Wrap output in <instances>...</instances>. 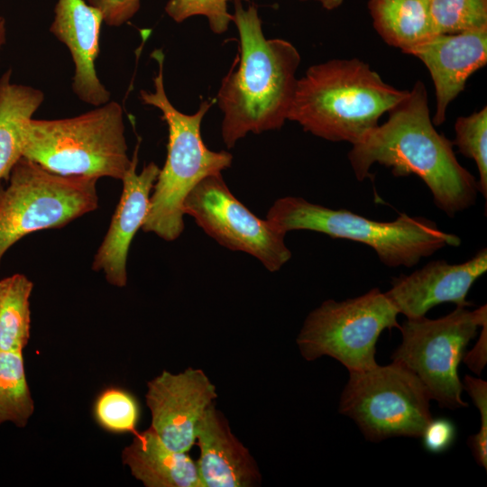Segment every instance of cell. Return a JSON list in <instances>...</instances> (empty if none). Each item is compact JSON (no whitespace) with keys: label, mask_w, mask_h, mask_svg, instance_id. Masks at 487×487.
<instances>
[{"label":"cell","mask_w":487,"mask_h":487,"mask_svg":"<svg viewBox=\"0 0 487 487\" xmlns=\"http://www.w3.org/2000/svg\"><path fill=\"white\" fill-rule=\"evenodd\" d=\"M407 54L427 68L435 87L434 125L446 120L449 104L464 89L469 77L487 63V26L455 33H437Z\"/></svg>","instance_id":"cell-15"},{"label":"cell","mask_w":487,"mask_h":487,"mask_svg":"<svg viewBox=\"0 0 487 487\" xmlns=\"http://www.w3.org/2000/svg\"><path fill=\"white\" fill-rule=\"evenodd\" d=\"M101 12L84 0H58L51 32L69 50L73 63L72 90L94 106L110 101V92L99 79L95 62L99 54Z\"/></svg>","instance_id":"cell-16"},{"label":"cell","mask_w":487,"mask_h":487,"mask_svg":"<svg viewBox=\"0 0 487 487\" xmlns=\"http://www.w3.org/2000/svg\"><path fill=\"white\" fill-rule=\"evenodd\" d=\"M243 0H168L165 13L176 23L201 15L207 22L211 31L222 34L232 23L233 15L228 11V3Z\"/></svg>","instance_id":"cell-26"},{"label":"cell","mask_w":487,"mask_h":487,"mask_svg":"<svg viewBox=\"0 0 487 487\" xmlns=\"http://www.w3.org/2000/svg\"><path fill=\"white\" fill-rule=\"evenodd\" d=\"M93 416L96 424L113 434L135 435L140 409L134 396L121 388L103 390L96 398Z\"/></svg>","instance_id":"cell-23"},{"label":"cell","mask_w":487,"mask_h":487,"mask_svg":"<svg viewBox=\"0 0 487 487\" xmlns=\"http://www.w3.org/2000/svg\"><path fill=\"white\" fill-rule=\"evenodd\" d=\"M464 390L467 391L481 415L479 431L468 437L467 444L476 463L487 468V382L469 375L464 378Z\"/></svg>","instance_id":"cell-27"},{"label":"cell","mask_w":487,"mask_h":487,"mask_svg":"<svg viewBox=\"0 0 487 487\" xmlns=\"http://www.w3.org/2000/svg\"><path fill=\"white\" fill-rule=\"evenodd\" d=\"M139 144L140 142L122 179L120 200L92 263L93 271H102L106 281L118 288L127 284L129 248L135 234L144 223L152 190L160 172L159 166L154 162L146 164L140 173L136 172Z\"/></svg>","instance_id":"cell-14"},{"label":"cell","mask_w":487,"mask_h":487,"mask_svg":"<svg viewBox=\"0 0 487 487\" xmlns=\"http://www.w3.org/2000/svg\"><path fill=\"white\" fill-rule=\"evenodd\" d=\"M23 354L0 350V426L25 427L34 412Z\"/></svg>","instance_id":"cell-22"},{"label":"cell","mask_w":487,"mask_h":487,"mask_svg":"<svg viewBox=\"0 0 487 487\" xmlns=\"http://www.w3.org/2000/svg\"><path fill=\"white\" fill-rule=\"evenodd\" d=\"M455 436V425L446 418H432L420 436L424 448L431 454H442L448 450L454 445Z\"/></svg>","instance_id":"cell-28"},{"label":"cell","mask_w":487,"mask_h":487,"mask_svg":"<svg viewBox=\"0 0 487 487\" xmlns=\"http://www.w3.org/2000/svg\"><path fill=\"white\" fill-rule=\"evenodd\" d=\"M216 397L215 385L200 369L188 368L177 374L163 371L147 382L150 427L169 448L188 452L196 441L201 416Z\"/></svg>","instance_id":"cell-12"},{"label":"cell","mask_w":487,"mask_h":487,"mask_svg":"<svg viewBox=\"0 0 487 487\" xmlns=\"http://www.w3.org/2000/svg\"><path fill=\"white\" fill-rule=\"evenodd\" d=\"M453 142L459 152L473 160L478 172V190L487 198V106L468 116H460L455 124Z\"/></svg>","instance_id":"cell-24"},{"label":"cell","mask_w":487,"mask_h":487,"mask_svg":"<svg viewBox=\"0 0 487 487\" xmlns=\"http://www.w3.org/2000/svg\"><path fill=\"white\" fill-rule=\"evenodd\" d=\"M124 111L115 101L78 115L32 118L26 124L23 157L63 176L124 178L131 164Z\"/></svg>","instance_id":"cell-6"},{"label":"cell","mask_w":487,"mask_h":487,"mask_svg":"<svg viewBox=\"0 0 487 487\" xmlns=\"http://www.w3.org/2000/svg\"><path fill=\"white\" fill-rule=\"evenodd\" d=\"M151 57L158 65L153 91L140 90V99L161 111L169 136L166 161L154 183L142 230L170 242L184 230L183 203L188 194L204 178L229 168L233 155L226 151L208 149L201 136V123L216 99L202 101L191 115L179 111L165 91L163 51L156 49Z\"/></svg>","instance_id":"cell-4"},{"label":"cell","mask_w":487,"mask_h":487,"mask_svg":"<svg viewBox=\"0 0 487 487\" xmlns=\"http://www.w3.org/2000/svg\"><path fill=\"white\" fill-rule=\"evenodd\" d=\"M388 115L348 152L356 179L372 178L370 169L378 163L391 168L395 177L417 175L447 216L473 207L479 192L477 181L457 161L453 142L436 130L424 83L417 81Z\"/></svg>","instance_id":"cell-1"},{"label":"cell","mask_w":487,"mask_h":487,"mask_svg":"<svg viewBox=\"0 0 487 487\" xmlns=\"http://www.w3.org/2000/svg\"><path fill=\"white\" fill-rule=\"evenodd\" d=\"M87 3L101 12L104 23L111 27L129 22L141 6V0H87Z\"/></svg>","instance_id":"cell-29"},{"label":"cell","mask_w":487,"mask_h":487,"mask_svg":"<svg viewBox=\"0 0 487 487\" xmlns=\"http://www.w3.org/2000/svg\"><path fill=\"white\" fill-rule=\"evenodd\" d=\"M339 412L351 418L365 438L420 437L431 420L430 396L418 377L399 362L349 372Z\"/></svg>","instance_id":"cell-8"},{"label":"cell","mask_w":487,"mask_h":487,"mask_svg":"<svg viewBox=\"0 0 487 487\" xmlns=\"http://www.w3.org/2000/svg\"><path fill=\"white\" fill-rule=\"evenodd\" d=\"M32 289V281L22 273L0 280V350L23 352L27 346Z\"/></svg>","instance_id":"cell-21"},{"label":"cell","mask_w":487,"mask_h":487,"mask_svg":"<svg viewBox=\"0 0 487 487\" xmlns=\"http://www.w3.org/2000/svg\"><path fill=\"white\" fill-rule=\"evenodd\" d=\"M487 323L482 326V331L476 345L465 355L464 362L477 375H480L485 363L487 356Z\"/></svg>","instance_id":"cell-30"},{"label":"cell","mask_w":487,"mask_h":487,"mask_svg":"<svg viewBox=\"0 0 487 487\" xmlns=\"http://www.w3.org/2000/svg\"><path fill=\"white\" fill-rule=\"evenodd\" d=\"M486 271L487 249L482 248L464 262L431 261L409 275L394 278L385 294L399 314L409 319L424 317L442 303L466 308L473 305L466 299L471 287Z\"/></svg>","instance_id":"cell-13"},{"label":"cell","mask_w":487,"mask_h":487,"mask_svg":"<svg viewBox=\"0 0 487 487\" xmlns=\"http://www.w3.org/2000/svg\"><path fill=\"white\" fill-rule=\"evenodd\" d=\"M122 462L146 487H201L197 463L187 452L169 448L151 427L133 435Z\"/></svg>","instance_id":"cell-18"},{"label":"cell","mask_w":487,"mask_h":487,"mask_svg":"<svg viewBox=\"0 0 487 487\" xmlns=\"http://www.w3.org/2000/svg\"><path fill=\"white\" fill-rule=\"evenodd\" d=\"M398 315L378 288L343 301L328 299L308 314L297 344L308 361L328 355L349 372L368 370L378 364L376 343L381 332L400 329Z\"/></svg>","instance_id":"cell-9"},{"label":"cell","mask_w":487,"mask_h":487,"mask_svg":"<svg viewBox=\"0 0 487 487\" xmlns=\"http://www.w3.org/2000/svg\"><path fill=\"white\" fill-rule=\"evenodd\" d=\"M6 41V23L3 16H0V52Z\"/></svg>","instance_id":"cell-32"},{"label":"cell","mask_w":487,"mask_h":487,"mask_svg":"<svg viewBox=\"0 0 487 487\" xmlns=\"http://www.w3.org/2000/svg\"><path fill=\"white\" fill-rule=\"evenodd\" d=\"M408 93L387 84L363 60H331L298 78L288 120L315 136L353 145Z\"/></svg>","instance_id":"cell-3"},{"label":"cell","mask_w":487,"mask_h":487,"mask_svg":"<svg viewBox=\"0 0 487 487\" xmlns=\"http://www.w3.org/2000/svg\"><path fill=\"white\" fill-rule=\"evenodd\" d=\"M368 9L382 40L405 54L437 34L429 0H369Z\"/></svg>","instance_id":"cell-20"},{"label":"cell","mask_w":487,"mask_h":487,"mask_svg":"<svg viewBox=\"0 0 487 487\" xmlns=\"http://www.w3.org/2000/svg\"><path fill=\"white\" fill-rule=\"evenodd\" d=\"M97 180L56 174L22 157L7 186L0 183V264L8 249L27 234L61 228L96 210Z\"/></svg>","instance_id":"cell-7"},{"label":"cell","mask_w":487,"mask_h":487,"mask_svg":"<svg viewBox=\"0 0 487 487\" xmlns=\"http://www.w3.org/2000/svg\"><path fill=\"white\" fill-rule=\"evenodd\" d=\"M183 210L219 244L253 256L271 272L279 271L291 258L285 244L286 233L257 217L241 203L222 173L199 181L186 197Z\"/></svg>","instance_id":"cell-11"},{"label":"cell","mask_w":487,"mask_h":487,"mask_svg":"<svg viewBox=\"0 0 487 487\" xmlns=\"http://www.w3.org/2000/svg\"><path fill=\"white\" fill-rule=\"evenodd\" d=\"M437 33L487 26V0H429Z\"/></svg>","instance_id":"cell-25"},{"label":"cell","mask_w":487,"mask_h":487,"mask_svg":"<svg viewBox=\"0 0 487 487\" xmlns=\"http://www.w3.org/2000/svg\"><path fill=\"white\" fill-rule=\"evenodd\" d=\"M486 323V305L472 311L456 307L450 314L436 319L425 316L407 318L400 327L401 344L391 359L413 372L425 385L430 399L440 407H467L462 399L464 386L457 369L466 345Z\"/></svg>","instance_id":"cell-10"},{"label":"cell","mask_w":487,"mask_h":487,"mask_svg":"<svg viewBox=\"0 0 487 487\" xmlns=\"http://www.w3.org/2000/svg\"><path fill=\"white\" fill-rule=\"evenodd\" d=\"M196 440L200 449L196 463L201 487H250L260 483L255 461L213 403L197 425Z\"/></svg>","instance_id":"cell-17"},{"label":"cell","mask_w":487,"mask_h":487,"mask_svg":"<svg viewBox=\"0 0 487 487\" xmlns=\"http://www.w3.org/2000/svg\"><path fill=\"white\" fill-rule=\"evenodd\" d=\"M266 219L284 233L309 230L332 238L347 239L370 246L388 267L411 268L422 258L446 246H459L461 239L441 230L423 216L400 214L393 221H376L347 209H334L299 197L277 199Z\"/></svg>","instance_id":"cell-5"},{"label":"cell","mask_w":487,"mask_h":487,"mask_svg":"<svg viewBox=\"0 0 487 487\" xmlns=\"http://www.w3.org/2000/svg\"><path fill=\"white\" fill-rule=\"evenodd\" d=\"M300 1H308V0H300ZM318 2L325 9L334 10L339 7L345 0H312Z\"/></svg>","instance_id":"cell-31"},{"label":"cell","mask_w":487,"mask_h":487,"mask_svg":"<svg viewBox=\"0 0 487 487\" xmlns=\"http://www.w3.org/2000/svg\"><path fill=\"white\" fill-rule=\"evenodd\" d=\"M12 69L0 78V180L23 157L24 129L41 106L44 94L31 86L12 82Z\"/></svg>","instance_id":"cell-19"},{"label":"cell","mask_w":487,"mask_h":487,"mask_svg":"<svg viewBox=\"0 0 487 487\" xmlns=\"http://www.w3.org/2000/svg\"><path fill=\"white\" fill-rule=\"evenodd\" d=\"M232 15L239 35L238 53L215 98L223 114L221 135L228 149L249 133L282 127L300 63L291 42L264 36L254 5L244 7L242 1H235Z\"/></svg>","instance_id":"cell-2"}]
</instances>
